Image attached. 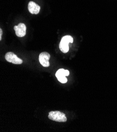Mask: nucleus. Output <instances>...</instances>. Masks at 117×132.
I'll list each match as a JSON object with an SVG mask.
<instances>
[{
	"instance_id": "f257e3e1",
	"label": "nucleus",
	"mask_w": 117,
	"mask_h": 132,
	"mask_svg": "<svg viewBox=\"0 0 117 132\" xmlns=\"http://www.w3.org/2000/svg\"><path fill=\"white\" fill-rule=\"evenodd\" d=\"M73 38L70 35H66L64 36L59 44V48L60 51L64 53H66L69 51L68 44L69 43H73Z\"/></svg>"
},
{
	"instance_id": "f03ea898",
	"label": "nucleus",
	"mask_w": 117,
	"mask_h": 132,
	"mask_svg": "<svg viewBox=\"0 0 117 132\" xmlns=\"http://www.w3.org/2000/svg\"><path fill=\"white\" fill-rule=\"evenodd\" d=\"M48 118L51 120L58 122H65L67 121L65 114L59 111H51L49 112Z\"/></svg>"
},
{
	"instance_id": "7ed1b4c3",
	"label": "nucleus",
	"mask_w": 117,
	"mask_h": 132,
	"mask_svg": "<svg viewBox=\"0 0 117 132\" xmlns=\"http://www.w3.org/2000/svg\"><path fill=\"white\" fill-rule=\"evenodd\" d=\"M5 59L7 62L14 64H21L23 63V61L12 52L7 53L5 55Z\"/></svg>"
},
{
	"instance_id": "20e7f679",
	"label": "nucleus",
	"mask_w": 117,
	"mask_h": 132,
	"mask_svg": "<svg viewBox=\"0 0 117 132\" xmlns=\"http://www.w3.org/2000/svg\"><path fill=\"white\" fill-rule=\"evenodd\" d=\"M69 74V72L68 70H65L61 69L57 71L56 73V76L58 80L61 83H66L67 82V79L66 76H68Z\"/></svg>"
},
{
	"instance_id": "39448f33",
	"label": "nucleus",
	"mask_w": 117,
	"mask_h": 132,
	"mask_svg": "<svg viewBox=\"0 0 117 132\" xmlns=\"http://www.w3.org/2000/svg\"><path fill=\"white\" fill-rule=\"evenodd\" d=\"M50 57V54L47 52H44L41 53L39 55V61H40L41 65L44 67H49L50 64L49 60Z\"/></svg>"
},
{
	"instance_id": "423d86ee",
	"label": "nucleus",
	"mask_w": 117,
	"mask_h": 132,
	"mask_svg": "<svg viewBox=\"0 0 117 132\" xmlns=\"http://www.w3.org/2000/svg\"><path fill=\"white\" fill-rule=\"evenodd\" d=\"M14 29L15 30L16 35L18 37H23L26 34V27L24 23H20L18 25L15 26Z\"/></svg>"
},
{
	"instance_id": "0eeeda50",
	"label": "nucleus",
	"mask_w": 117,
	"mask_h": 132,
	"mask_svg": "<svg viewBox=\"0 0 117 132\" xmlns=\"http://www.w3.org/2000/svg\"><path fill=\"white\" fill-rule=\"evenodd\" d=\"M28 9L29 12L31 14H37L40 12L41 7L38 5L36 4L35 2L33 1H31L29 2L28 5Z\"/></svg>"
},
{
	"instance_id": "6e6552de",
	"label": "nucleus",
	"mask_w": 117,
	"mask_h": 132,
	"mask_svg": "<svg viewBox=\"0 0 117 132\" xmlns=\"http://www.w3.org/2000/svg\"><path fill=\"white\" fill-rule=\"evenodd\" d=\"M2 29H0V40H1L2 39Z\"/></svg>"
}]
</instances>
